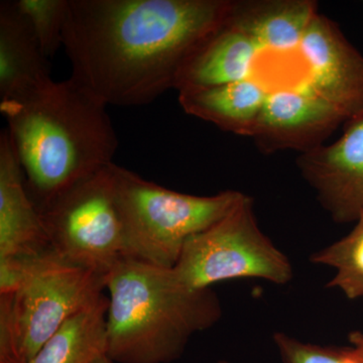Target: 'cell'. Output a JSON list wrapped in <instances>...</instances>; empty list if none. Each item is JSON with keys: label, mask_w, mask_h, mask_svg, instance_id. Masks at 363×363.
<instances>
[{"label": "cell", "mask_w": 363, "mask_h": 363, "mask_svg": "<svg viewBox=\"0 0 363 363\" xmlns=\"http://www.w3.org/2000/svg\"><path fill=\"white\" fill-rule=\"evenodd\" d=\"M231 0H68L72 76L105 105L140 106L175 88L188 59L225 23Z\"/></svg>", "instance_id": "1"}, {"label": "cell", "mask_w": 363, "mask_h": 363, "mask_svg": "<svg viewBox=\"0 0 363 363\" xmlns=\"http://www.w3.org/2000/svg\"><path fill=\"white\" fill-rule=\"evenodd\" d=\"M107 105L73 78L0 101L26 189L38 210L113 164L118 147Z\"/></svg>", "instance_id": "2"}, {"label": "cell", "mask_w": 363, "mask_h": 363, "mask_svg": "<svg viewBox=\"0 0 363 363\" xmlns=\"http://www.w3.org/2000/svg\"><path fill=\"white\" fill-rule=\"evenodd\" d=\"M106 355L116 363H172L223 310L212 288L194 290L172 269L125 259L106 277Z\"/></svg>", "instance_id": "3"}, {"label": "cell", "mask_w": 363, "mask_h": 363, "mask_svg": "<svg viewBox=\"0 0 363 363\" xmlns=\"http://www.w3.org/2000/svg\"><path fill=\"white\" fill-rule=\"evenodd\" d=\"M16 285L0 294V363H30L74 316L104 297L105 279L69 264L51 247L0 260Z\"/></svg>", "instance_id": "4"}, {"label": "cell", "mask_w": 363, "mask_h": 363, "mask_svg": "<svg viewBox=\"0 0 363 363\" xmlns=\"http://www.w3.org/2000/svg\"><path fill=\"white\" fill-rule=\"evenodd\" d=\"M114 195L123 223L126 259L173 269L189 238L226 216L243 193L184 194L111 164Z\"/></svg>", "instance_id": "5"}, {"label": "cell", "mask_w": 363, "mask_h": 363, "mask_svg": "<svg viewBox=\"0 0 363 363\" xmlns=\"http://www.w3.org/2000/svg\"><path fill=\"white\" fill-rule=\"evenodd\" d=\"M172 269L180 283L194 290L247 279L284 286L294 278L292 262L262 233L247 195L220 220L189 238Z\"/></svg>", "instance_id": "6"}, {"label": "cell", "mask_w": 363, "mask_h": 363, "mask_svg": "<svg viewBox=\"0 0 363 363\" xmlns=\"http://www.w3.org/2000/svg\"><path fill=\"white\" fill-rule=\"evenodd\" d=\"M111 164L40 210L52 250L69 264L104 279L126 259Z\"/></svg>", "instance_id": "7"}, {"label": "cell", "mask_w": 363, "mask_h": 363, "mask_svg": "<svg viewBox=\"0 0 363 363\" xmlns=\"http://www.w3.org/2000/svg\"><path fill=\"white\" fill-rule=\"evenodd\" d=\"M296 162L332 220H357L363 210V111L344 123L336 142L302 152Z\"/></svg>", "instance_id": "8"}, {"label": "cell", "mask_w": 363, "mask_h": 363, "mask_svg": "<svg viewBox=\"0 0 363 363\" xmlns=\"http://www.w3.org/2000/svg\"><path fill=\"white\" fill-rule=\"evenodd\" d=\"M298 52L308 90L337 109L345 123L363 111V55L333 21L318 13Z\"/></svg>", "instance_id": "9"}, {"label": "cell", "mask_w": 363, "mask_h": 363, "mask_svg": "<svg viewBox=\"0 0 363 363\" xmlns=\"http://www.w3.org/2000/svg\"><path fill=\"white\" fill-rule=\"evenodd\" d=\"M345 119L337 109L308 90L286 88L269 92L252 138L266 154L302 152L323 142Z\"/></svg>", "instance_id": "10"}, {"label": "cell", "mask_w": 363, "mask_h": 363, "mask_svg": "<svg viewBox=\"0 0 363 363\" xmlns=\"http://www.w3.org/2000/svg\"><path fill=\"white\" fill-rule=\"evenodd\" d=\"M50 247L6 128L0 133V260L25 259Z\"/></svg>", "instance_id": "11"}, {"label": "cell", "mask_w": 363, "mask_h": 363, "mask_svg": "<svg viewBox=\"0 0 363 363\" xmlns=\"http://www.w3.org/2000/svg\"><path fill=\"white\" fill-rule=\"evenodd\" d=\"M259 50L250 35L225 21L184 64L174 89L188 92L250 79Z\"/></svg>", "instance_id": "12"}, {"label": "cell", "mask_w": 363, "mask_h": 363, "mask_svg": "<svg viewBox=\"0 0 363 363\" xmlns=\"http://www.w3.org/2000/svg\"><path fill=\"white\" fill-rule=\"evenodd\" d=\"M318 14L311 0L233 1L227 23L247 33L260 50H298Z\"/></svg>", "instance_id": "13"}, {"label": "cell", "mask_w": 363, "mask_h": 363, "mask_svg": "<svg viewBox=\"0 0 363 363\" xmlns=\"http://www.w3.org/2000/svg\"><path fill=\"white\" fill-rule=\"evenodd\" d=\"M52 79L30 23L13 0L0 2V101L20 96Z\"/></svg>", "instance_id": "14"}, {"label": "cell", "mask_w": 363, "mask_h": 363, "mask_svg": "<svg viewBox=\"0 0 363 363\" xmlns=\"http://www.w3.org/2000/svg\"><path fill=\"white\" fill-rule=\"evenodd\" d=\"M264 86L252 79L179 93L182 108L222 130L252 138L266 102Z\"/></svg>", "instance_id": "15"}, {"label": "cell", "mask_w": 363, "mask_h": 363, "mask_svg": "<svg viewBox=\"0 0 363 363\" xmlns=\"http://www.w3.org/2000/svg\"><path fill=\"white\" fill-rule=\"evenodd\" d=\"M108 297L73 318L52 336L30 363H94L106 353Z\"/></svg>", "instance_id": "16"}, {"label": "cell", "mask_w": 363, "mask_h": 363, "mask_svg": "<svg viewBox=\"0 0 363 363\" xmlns=\"http://www.w3.org/2000/svg\"><path fill=\"white\" fill-rule=\"evenodd\" d=\"M354 223L347 235L310 257L312 264L335 269L327 288L337 289L348 300L363 298V210Z\"/></svg>", "instance_id": "17"}, {"label": "cell", "mask_w": 363, "mask_h": 363, "mask_svg": "<svg viewBox=\"0 0 363 363\" xmlns=\"http://www.w3.org/2000/svg\"><path fill=\"white\" fill-rule=\"evenodd\" d=\"M48 59L63 45L68 0H13Z\"/></svg>", "instance_id": "18"}, {"label": "cell", "mask_w": 363, "mask_h": 363, "mask_svg": "<svg viewBox=\"0 0 363 363\" xmlns=\"http://www.w3.org/2000/svg\"><path fill=\"white\" fill-rule=\"evenodd\" d=\"M283 363H360L351 347L305 342L285 332L272 335Z\"/></svg>", "instance_id": "19"}, {"label": "cell", "mask_w": 363, "mask_h": 363, "mask_svg": "<svg viewBox=\"0 0 363 363\" xmlns=\"http://www.w3.org/2000/svg\"><path fill=\"white\" fill-rule=\"evenodd\" d=\"M348 340L351 344L353 355L358 362L363 363V333L360 331L351 332L348 335Z\"/></svg>", "instance_id": "20"}, {"label": "cell", "mask_w": 363, "mask_h": 363, "mask_svg": "<svg viewBox=\"0 0 363 363\" xmlns=\"http://www.w3.org/2000/svg\"><path fill=\"white\" fill-rule=\"evenodd\" d=\"M94 363H116L112 362L111 359H109L108 357H106V355H102V357H100L99 358H97L96 362Z\"/></svg>", "instance_id": "21"}, {"label": "cell", "mask_w": 363, "mask_h": 363, "mask_svg": "<svg viewBox=\"0 0 363 363\" xmlns=\"http://www.w3.org/2000/svg\"><path fill=\"white\" fill-rule=\"evenodd\" d=\"M217 363H231V362H227V360H219V362Z\"/></svg>", "instance_id": "22"}]
</instances>
